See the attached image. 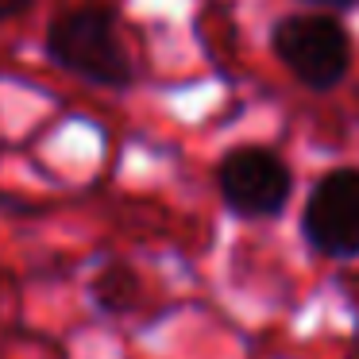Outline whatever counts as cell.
I'll return each mask as SVG.
<instances>
[{"label": "cell", "mask_w": 359, "mask_h": 359, "mask_svg": "<svg viewBox=\"0 0 359 359\" xmlns=\"http://www.w3.org/2000/svg\"><path fill=\"white\" fill-rule=\"evenodd\" d=\"M32 4H35V0H0V24H8V20L32 12Z\"/></svg>", "instance_id": "cell-6"}, {"label": "cell", "mask_w": 359, "mask_h": 359, "mask_svg": "<svg viewBox=\"0 0 359 359\" xmlns=\"http://www.w3.org/2000/svg\"><path fill=\"white\" fill-rule=\"evenodd\" d=\"M271 50L305 89L328 93L351 70V43L348 32L332 16H282L271 27Z\"/></svg>", "instance_id": "cell-2"}, {"label": "cell", "mask_w": 359, "mask_h": 359, "mask_svg": "<svg viewBox=\"0 0 359 359\" xmlns=\"http://www.w3.org/2000/svg\"><path fill=\"white\" fill-rule=\"evenodd\" d=\"M217 194L243 220H274L290 205L294 170L266 147H232L217 163Z\"/></svg>", "instance_id": "cell-3"}, {"label": "cell", "mask_w": 359, "mask_h": 359, "mask_svg": "<svg viewBox=\"0 0 359 359\" xmlns=\"http://www.w3.org/2000/svg\"><path fill=\"white\" fill-rule=\"evenodd\" d=\"M89 297H93V305L104 317H120V313H128L135 305V297H140V274L128 263H109L93 278Z\"/></svg>", "instance_id": "cell-5"}, {"label": "cell", "mask_w": 359, "mask_h": 359, "mask_svg": "<svg viewBox=\"0 0 359 359\" xmlns=\"http://www.w3.org/2000/svg\"><path fill=\"white\" fill-rule=\"evenodd\" d=\"M309 4H325V8H348L355 0H309Z\"/></svg>", "instance_id": "cell-7"}, {"label": "cell", "mask_w": 359, "mask_h": 359, "mask_svg": "<svg viewBox=\"0 0 359 359\" xmlns=\"http://www.w3.org/2000/svg\"><path fill=\"white\" fill-rule=\"evenodd\" d=\"M302 240L320 259H359V166H336L313 182L302 205Z\"/></svg>", "instance_id": "cell-4"}, {"label": "cell", "mask_w": 359, "mask_h": 359, "mask_svg": "<svg viewBox=\"0 0 359 359\" xmlns=\"http://www.w3.org/2000/svg\"><path fill=\"white\" fill-rule=\"evenodd\" d=\"M47 58L58 70L101 89H128L135 78L132 58L116 32V16L101 4L58 12L47 27Z\"/></svg>", "instance_id": "cell-1"}]
</instances>
